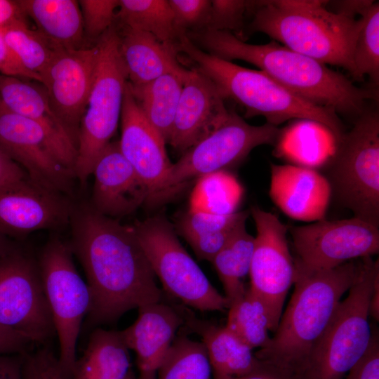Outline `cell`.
<instances>
[{
  "mask_svg": "<svg viewBox=\"0 0 379 379\" xmlns=\"http://www.w3.org/2000/svg\"><path fill=\"white\" fill-rule=\"evenodd\" d=\"M3 31L6 41L22 66L38 76L48 66L57 48L37 30L27 23H21Z\"/></svg>",
  "mask_w": 379,
  "mask_h": 379,
  "instance_id": "d590c367",
  "label": "cell"
},
{
  "mask_svg": "<svg viewBox=\"0 0 379 379\" xmlns=\"http://www.w3.org/2000/svg\"><path fill=\"white\" fill-rule=\"evenodd\" d=\"M22 377L23 379H65L58 357L46 345L34 352L25 354Z\"/></svg>",
  "mask_w": 379,
  "mask_h": 379,
  "instance_id": "60d3db41",
  "label": "cell"
},
{
  "mask_svg": "<svg viewBox=\"0 0 379 379\" xmlns=\"http://www.w3.org/2000/svg\"><path fill=\"white\" fill-rule=\"evenodd\" d=\"M138 241L164 288L172 297L200 311H224L225 296L211 284L163 216L149 218L133 226Z\"/></svg>",
  "mask_w": 379,
  "mask_h": 379,
  "instance_id": "30bf717a",
  "label": "cell"
},
{
  "mask_svg": "<svg viewBox=\"0 0 379 379\" xmlns=\"http://www.w3.org/2000/svg\"><path fill=\"white\" fill-rule=\"evenodd\" d=\"M214 84L195 69H188L168 143L185 152L218 128L230 110Z\"/></svg>",
  "mask_w": 379,
  "mask_h": 379,
  "instance_id": "ac0fdd59",
  "label": "cell"
},
{
  "mask_svg": "<svg viewBox=\"0 0 379 379\" xmlns=\"http://www.w3.org/2000/svg\"><path fill=\"white\" fill-rule=\"evenodd\" d=\"M213 373L239 378L260 364L253 349L226 326L197 324Z\"/></svg>",
  "mask_w": 379,
  "mask_h": 379,
  "instance_id": "83f0119b",
  "label": "cell"
},
{
  "mask_svg": "<svg viewBox=\"0 0 379 379\" xmlns=\"http://www.w3.org/2000/svg\"><path fill=\"white\" fill-rule=\"evenodd\" d=\"M360 27L353 49L358 81L368 76L372 86L379 83V3L370 1L360 11Z\"/></svg>",
  "mask_w": 379,
  "mask_h": 379,
  "instance_id": "e575fe53",
  "label": "cell"
},
{
  "mask_svg": "<svg viewBox=\"0 0 379 379\" xmlns=\"http://www.w3.org/2000/svg\"><path fill=\"white\" fill-rule=\"evenodd\" d=\"M212 372L204 343L180 336L173 341L157 379H212Z\"/></svg>",
  "mask_w": 379,
  "mask_h": 379,
  "instance_id": "836d02e7",
  "label": "cell"
},
{
  "mask_svg": "<svg viewBox=\"0 0 379 379\" xmlns=\"http://www.w3.org/2000/svg\"><path fill=\"white\" fill-rule=\"evenodd\" d=\"M84 33L91 39H98L115 23L117 0L79 1Z\"/></svg>",
  "mask_w": 379,
  "mask_h": 379,
  "instance_id": "74e56055",
  "label": "cell"
},
{
  "mask_svg": "<svg viewBox=\"0 0 379 379\" xmlns=\"http://www.w3.org/2000/svg\"><path fill=\"white\" fill-rule=\"evenodd\" d=\"M96 46L57 50L41 75L50 104L77 142L97 61Z\"/></svg>",
  "mask_w": 379,
  "mask_h": 379,
  "instance_id": "2e32d148",
  "label": "cell"
},
{
  "mask_svg": "<svg viewBox=\"0 0 379 379\" xmlns=\"http://www.w3.org/2000/svg\"><path fill=\"white\" fill-rule=\"evenodd\" d=\"M326 166L332 192L358 218L379 227V113L367 108L337 141Z\"/></svg>",
  "mask_w": 379,
  "mask_h": 379,
  "instance_id": "52a82bcc",
  "label": "cell"
},
{
  "mask_svg": "<svg viewBox=\"0 0 379 379\" xmlns=\"http://www.w3.org/2000/svg\"><path fill=\"white\" fill-rule=\"evenodd\" d=\"M363 258L329 270L295 272L286 309L268 344L255 353L256 357L293 377L327 327L342 297L358 279Z\"/></svg>",
  "mask_w": 379,
  "mask_h": 379,
  "instance_id": "3957f363",
  "label": "cell"
},
{
  "mask_svg": "<svg viewBox=\"0 0 379 379\" xmlns=\"http://www.w3.org/2000/svg\"><path fill=\"white\" fill-rule=\"evenodd\" d=\"M337 141L324 126L311 121L281 130L275 145L277 154L297 166L315 169L324 166L332 156Z\"/></svg>",
  "mask_w": 379,
  "mask_h": 379,
  "instance_id": "f1b7e54d",
  "label": "cell"
},
{
  "mask_svg": "<svg viewBox=\"0 0 379 379\" xmlns=\"http://www.w3.org/2000/svg\"><path fill=\"white\" fill-rule=\"evenodd\" d=\"M0 74L34 79L41 83V79L38 76L28 71L20 63L7 44L2 30H0Z\"/></svg>",
  "mask_w": 379,
  "mask_h": 379,
  "instance_id": "7bdbcfd3",
  "label": "cell"
},
{
  "mask_svg": "<svg viewBox=\"0 0 379 379\" xmlns=\"http://www.w3.org/2000/svg\"><path fill=\"white\" fill-rule=\"evenodd\" d=\"M369 316L378 321L379 319V278L373 285L369 302Z\"/></svg>",
  "mask_w": 379,
  "mask_h": 379,
  "instance_id": "681fc988",
  "label": "cell"
},
{
  "mask_svg": "<svg viewBox=\"0 0 379 379\" xmlns=\"http://www.w3.org/2000/svg\"><path fill=\"white\" fill-rule=\"evenodd\" d=\"M182 322L175 309L161 301L138 308L135 322L121 331L127 347L136 354L137 379H157L158 370Z\"/></svg>",
  "mask_w": 379,
  "mask_h": 379,
  "instance_id": "603a6c76",
  "label": "cell"
},
{
  "mask_svg": "<svg viewBox=\"0 0 379 379\" xmlns=\"http://www.w3.org/2000/svg\"><path fill=\"white\" fill-rule=\"evenodd\" d=\"M27 18L18 1L0 0V30L27 23Z\"/></svg>",
  "mask_w": 379,
  "mask_h": 379,
  "instance_id": "bcb514c9",
  "label": "cell"
},
{
  "mask_svg": "<svg viewBox=\"0 0 379 379\" xmlns=\"http://www.w3.org/2000/svg\"><path fill=\"white\" fill-rule=\"evenodd\" d=\"M0 107H1V102H0Z\"/></svg>",
  "mask_w": 379,
  "mask_h": 379,
  "instance_id": "db71d44e",
  "label": "cell"
},
{
  "mask_svg": "<svg viewBox=\"0 0 379 379\" xmlns=\"http://www.w3.org/2000/svg\"><path fill=\"white\" fill-rule=\"evenodd\" d=\"M31 343L20 333L0 326V354H25Z\"/></svg>",
  "mask_w": 379,
  "mask_h": 379,
  "instance_id": "ee69618b",
  "label": "cell"
},
{
  "mask_svg": "<svg viewBox=\"0 0 379 379\" xmlns=\"http://www.w3.org/2000/svg\"><path fill=\"white\" fill-rule=\"evenodd\" d=\"M378 278V260L364 258L358 279L293 373V379H343L359 360L371 339L369 302Z\"/></svg>",
  "mask_w": 379,
  "mask_h": 379,
  "instance_id": "8992f818",
  "label": "cell"
},
{
  "mask_svg": "<svg viewBox=\"0 0 379 379\" xmlns=\"http://www.w3.org/2000/svg\"><path fill=\"white\" fill-rule=\"evenodd\" d=\"M249 211H237L229 215H215L187 211L178 220L179 233L187 241L213 234L243 221L248 217Z\"/></svg>",
  "mask_w": 379,
  "mask_h": 379,
  "instance_id": "8d00e7d4",
  "label": "cell"
},
{
  "mask_svg": "<svg viewBox=\"0 0 379 379\" xmlns=\"http://www.w3.org/2000/svg\"><path fill=\"white\" fill-rule=\"evenodd\" d=\"M294 249L295 272L329 270L378 253L379 227L358 218L322 219L288 227Z\"/></svg>",
  "mask_w": 379,
  "mask_h": 379,
  "instance_id": "4fadbf2b",
  "label": "cell"
},
{
  "mask_svg": "<svg viewBox=\"0 0 379 379\" xmlns=\"http://www.w3.org/2000/svg\"><path fill=\"white\" fill-rule=\"evenodd\" d=\"M0 326L38 345L55 334L37 262L16 246L0 256Z\"/></svg>",
  "mask_w": 379,
  "mask_h": 379,
  "instance_id": "7c38bea8",
  "label": "cell"
},
{
  "mask_svg": "<svg viewBox=\"0 0 379 379\" xmlns=\"http://www.w3.org/2000/svg\"><path fill=\"white\" fill-rule=\"evenodd\" d=\"M187 71L184 74H164L144 84L131 85L129 83L137 105L166 143H168L171 135Z\"/></svg>",
  "mask_w": 379,
  "mask_h": 379,
  "instance_id": "4316f807",
  "label": "cell"
},
{
  "mask_svg": "<svg viewBox=\"0 0 379 379\" xmlns=\"http://www.w3.org/2000/svg\"><path fill=\"white\" fill-rule=\"evenodd\" d=\"M0 101L8 111L38 124L60 161L74 173L77 142L53 109L43 86L0 74Z\"/></svg>",
  "mask_w": 379,
  "mask_h": 379,
  "instance_id": "7402d4cb",
  "label": "cell"
},
{
  "mask_svg": "<svg viewBox=\"0 0 379 379\" xmlns=\"http://www.w3.org/2000/svg\"><path fill=\"white\" fill-rule=\"evenodd\" d=\"M97 61L91 91L77 136L75 178L84 185L98 157L116 132L127 74L119 48L115 23L96 44Z\"/></svg>",
  "mask_w": 379,
  "mask_h": 379,
  "instance_id": "ba28073f",
  "label": "cell"
},
{
  "mask_svg": "<svg viewBox=\"0 0 379 379\" xmlns=\"http://www.w3.org/2000/svg\"><path fill=\"white\" fill-rule=\"evenodd\" d=\"M27 176L25 171L0 148V190Z\"/></svg>",
  "mask_w": 379,
  "mask_h": 379,
  "instance_id": "f6af8a7d",
  "label": "cell"
},
{
  "mask_svg": "<svg viewBox=\"0 0 379 379\" xmlns=\"http://www.w3.org/2000/svg\"><path fill=\"white\" fill-rule=\"evenodd\" d=\"M175 25L180 36L206 27L211 1L169 0Z\"/></svg>",
  "mask_w": 379,
  "mask_h": 379,
  "instance_id": "f35d334b",
  "label": "cell"
},
{
  "mask_svg": "<svg viewBox=\"0 0 379 379\" xmlns=\"http://www.w3.org/2000/svg\"><path fill=\"white\" fill-rule=\"evenodd\" d=\"M116 27L120 55L131 85L144 84L166 74H184L187 71L178 62L177 43L161 41L143 31Z\"/></svg>",
  "mask_w": 379,
  "mask_h": 379,
  "instance_id": "cb8c5ba5",
  "label": "cell"
},
{
  "mask_svg": "<svg viewBox=\"0 0 379 379\" xmlns=\"http://www.w3.org/2000/svg\"><path fill=\"white\" fill-rule=\"evenodd\" d=\"M128 350L121 331L95 329L72 379H126L131 370Z\"/></svg>",
  "mask_w": 379,
  "mask_h": 379,
  "instance_id": "484cf974",
  "label": "cell"
},
{
  "mask_svg": "<svg viewBox=\"0 0 379 379\" xmlns=\"http://www.w3.org/2000/svg\"><path fill=\"white\" fill-rule=\"evenodd\" d=\"M91 206L114 218L135 211L147 201L149 190L121 152L119 141L110 142L98 157L92 175Z\"/></svg>",
  "mask_w": 379,
  "mask_h": 379,
  "instance_id": "d6986e66",
  "label": "cell"
},
{
  "mask_svg": "<svg viewBox=\"0 0 379 379\" xmlns=\"http://www.w3.org/2000/svg\"><path fill=\"white\" fill-rule=\"evenodd\" d=\"M248 7L249 1H211L208 22L204 29L230 32L232 30H239Z\"/></svg>",
  "mask_w": 379,
  "mask_h": 379,
  "instance_id": "ab89813d",
  "label": "cell"
},
{
  "mask_svg": "<svg viewBox=\"0 0 379 379\" xmlns=\"http://www.w3.org/2000/svg\"><path fill=\"white\" fill-rule=\"evenodd\" d=\"M250 212L256 236L248 274L249 288L265 305L271 332L274 333L295 275L294 259L287 241L288 226L258 206H252Z\"/></svg>",
  "mask_w": 379,
  "mask_h": 379,
  "instance_id": "5bb4252c",
  "label": "cell"
},
{
  "mask_svg": "<svg viewBox=\"0 0 379 379\" xmlns=\"http://www.w3.org/2000/svg\"><path fill=\"white\" fill-rule=\"evenodd\" d=\"M0 148L34 182L70 195L75 175L60 161L45 131L36 122L8 111L1 102Z\"/></svg>",
  "mask_w": 379,
  "mask_h": 379,
  "instance_id": "9a60e30c",
  "label": "cell"
},
{
  "mask_svg": "<svg viewBox=\"0 0 379 379\" xmlns=\"http://www.w3.org/2000/svg\"><path fill=\"white\" fill-rule=\"evenodd\" d=\"M214 373L213 379H236L235 378H233V377H231V376H228V375H222V374H219V373Z\"/></svg>",
  "mask_w": 379,
  "mask_h": 379,
  "instance_id": "816d5d0a",
  "label": "cell"
},
{
  "mask_svg": "<svg viewBox=\"0 0 379 379\" xmlns=\"http://www.w3.org/2000/svg\"><path fill=\"white\" fill-rule=\"evenodd\" d=\"M69 247L91 293L89 325L112 323L126 312L161 300L162 292L133 226L103 215L89 203L74 205Z\"/></svg>",
  "mask_w": 379,
  "mask_h": 379,
  "instance_id": "6da1fadb",
  "label": "cell"
},
{
  "mask_svg": "<svg viewBox=\"0 0 379 379\" xmlns=\"http://www.w3.org/2000/svg\"><path fill=\"white\" fill-rule=\"evenodd\" d=\"M226 327L252 349L265 347L271 337L267 309L248 288L243 295L229 304Z\"/></svg>",
  "mask_w": 379,
  "mask_h": 379,
  "instance_id": "d6a6232c",
  "label": "cell"
},
{
  "mask_svg": "<svg viewBox=\"0 0 379 379\" xmlns=\"http://www.w3.org/2000/svg\"><path fill=\"white\" fill-rule=\"evenodd\" d=\"M236 379H293L292 375L270 364L260 361V365L252 372Z\"/></svg>",
  "mask_w": 379,
  "mask_h": 379,
  "instance_id": "c3c4849f",
  "label": "cell"
},
{
  "mask_svg": "<svg viewBox=\"0 0 379 379\" xmlns=\"http://www.w3.org/2000/svg\"><path fill=\"white\" fill-rule=\"evenodd\" d=\"M254 237L241 225L211 260L229 304L244 293V279L249 274Z\"/></svg>",
  "mask_w": 379,
  "mask_h": 379,
  "instance_id": "f546056e",
  "label": "cell"
},
{
  "mask_svg": "<svg viewBox=\"0 0 379 379\" xmlns=\"http://www.w3.org/2000/svg\"><path fill=\"white\" fill-rule=\"evenodd\" d=\"M24 13L57 48L77 49L84 34L81 8L74 0H20Z\"/></svg>",
  "mask_w": 379,
  "mask_h": 379,
  "instance_id": "d4e9b609",
  "label": "cell"
},
{
  "mask_svg": "<svg viewBox=\"0 0 379 379\" xmlns=\"http://www.w3.org/2000/svg\"><path fill=\"white\" fill-rule=\"evenodd\" d=\"M178 48L194 63V69L214 84L224 99H231L244 107L246 117H264L266 123L277 127L291 119L314 121L328 128L337 141L344 133L335 112L305 100L264 72L211 55L186 34L178 39Z\"/></svg>",
  "mask_w": 379,
  "mask_h": 379,
  "instance_id": "5b68a950",
  "label": "cell"
},
{
  "mask_svg": "<svg viewBox=\"0 0 379 379\" xmlns=\"http://www.w3.org/2000/svg\"><path fill=\"white\" fill-rule=\"evenodd\" d=\"M326 1H250L249 31L325 65L343 67L357 80L353 49L360 20L334 12Z\"/></svg>",
  "mask_w": 379,
  "mask_h": 379,
  "instance_id": "277c9868",
  "label": "cell"
},
{
  "mask_svg": "<svg viewBox=\"0 0 379 379\" xmlns=\"http://www.w3.org/2000/svg\"><path fill=\"white\" fill-rule=\"evenodd\" d=\"M126 379H137L132 370L129 372Z\"/></svg>",
  "mask_w": 379,
  "mask_h": 379,
  "instance_id": "f5cc1de1",
  "label": "cell"
},
{
  "mask_svg": "<svg viewBox=\"0 0 379 379\" xmlns=\"http://www.w3.org/2000/svg\"><path fill=\"white\" fill-rule=\"evenodd\" d=\"M74 205L68 196L47 190L28 176L0 190V232L20 237L69 224Z\"/></svg>",
  "mask_w": 379,
  "mask_h": 379,
  "instance_id": "e0dca14e",
  "label": "cell"
},
{
  "mask_svg": "<svg viewBox=\"0 0 379 379\" xmlns=\"http://www.w3.org/2000/svg\"><path fill=\"white\" fill-rule=\"evenodd\" d=\"M243 190L227 171L202 176L190 197L188 211L215 215H229L237 212Z\"/></svg>",
  "mask_w": 379,
  "mask_h": 379,
  "instance_id": "1f68e13d",
  "label": "cell"
},
{
  "mask_svg": "<svg viewBox=\"0 0 379 379\" xmlns=\"http://www.w3.org/2000/svg\"><path fill=\"white\" fill-rule=\"evenodd\" d=\"M120 119L121 152L147 186L150 194L172 163L166 152L165 141L137 105L128 81L125 87Z\"/></svg>",
  "mask_w": 379,
  "mask_h": 379,
  "instance_id": "ffe728a7",
  "label": "cell"
},
{
  "mask_svg": "<svg viewBox=\"0 0 379 379\" xmlns=\"http://www.w3.org/2000/svg\"><path fill=\"white\" fill-rule=\"evenodd\" d=\"M37 265L58 338L60 366L65 379H72L81 323L91 307L90 290L75 267L69 245L59 238L47 242Z\"/></svg>",
  "mask_w": 379,
  "mask_h": 379,
  "instance_id": "8fae6325",
  "label": "cell"
},
{
  "mask_svg": "<svg viewBox=\"0 0 379 379\" xmlns=\"http://www.w3.org/2000/svg\"><path fill=\"white\" fill-rule=\"evenodd\" d=\"M25 354H0V379H23Z\"/></svg>",
  "mask_w": 379,
  "mask_h": 379,
  "instance_id": "7dc6e473",
  "label": "cell"
},
{
  "mask_svg": "<svg viewBox=\"0 0 379 379\" xmlns=\"http://www.w3.org/2000/svg\"><path fill=\"white\" fill-rule=\"evenodd\" d=\"M187 36L205 52L251 63L295 95L337 114L357 118L368 108V100L378 98L377 88H359L342 73L274 41L250 44L230 32L212 29Z\"/></svg>",
  "mask_w": 379,
  "mask_h": 379,
  "instance_id": "7a4b0ae2",
  "label": "cell"
},
{
  "mask_svg": "<svg viewBox=\"0 0 379 379\" xmlns=\"http://www.w3.org/2000/svg\"><path fill=\"white\" fill-rule=\"evenodd\" d=\"M281 130L265 123L253 126L235 112L214 132L184 152L149 194V204L165 202L190 182L206 175L226 171L241 161L256 147L275 145Z\"/></svg>",
  "mask_w": 379,
  "mask_h": 379,
  "instance_id": "9c48e42d",
  "label": "cell"
},
{
  "mask_svg": "<svg viewBox=\"0 0 379 379\" xmlns=\"http://www.w3.org/2000/svg\"><path fill=\"white\" fill-rule=\"evenodd\" d=\"M15 245L0 232V256L12 250Z\"/></svg>",
  "mask_w": 379,
  "mask_h": 379,
  "instance_id": "f907efd6",
  "label": "cell"
},
{
  "mask_svg": "<svg viewBox=\"0 0 379 379\" xmlns=\"http://www.w3.org/2000/svg\"><path fill=\"white\" fill-rule=\"evenodd\" d=\"M270 197L291 218L315 222L324 219L332 190L316 169L297 165L271 164Z\"/></svg>",
  "mask_w": 379,
  "mask_h": 379,
  "instance_id": "44dd1931",
  "label": "cell"
},
{
  "mask_svg": "<svg viewBox=\"0 0 379 379\" xmlns=\"http://www.w3.org/2000/svg\"><path fill=\"white\" fill-rule=\"evenodd\" d=\"M149 33L161 41L177 43L180 37L168 1L119 0L115 22Z\"/></svg>",
  "mask_w": 379,
  "mask_h": 379,
  "instance_id": "4dcf8cb0",
  "label": "cell"
},
{
  "mask_svg": "<svg viewBox=\"0 0 379 379\" xmlns=\"http://www.w3.org/2000/svg\"><path fill=\"white\" fill-rule=\"evenodd\" d=\"M343 379H379V337L375 326H372L371 339L366 352Z\"/></svg>",
  "mask_w": 379,
  "mask_h": 379,
  "instance_id": "b9f144b4",
  "label": "cell"
}]
</instances>
